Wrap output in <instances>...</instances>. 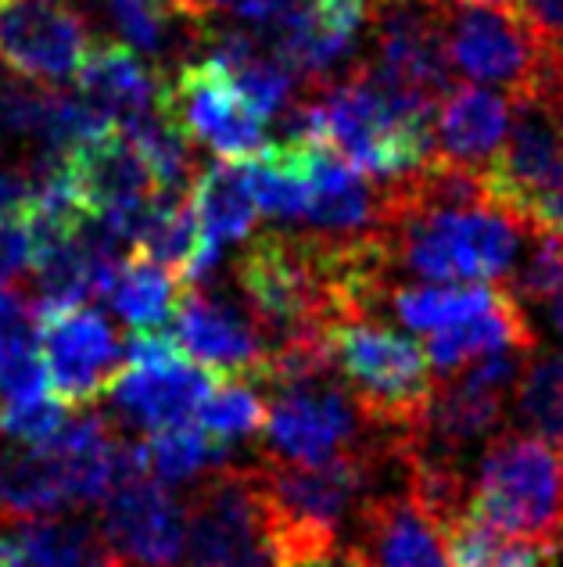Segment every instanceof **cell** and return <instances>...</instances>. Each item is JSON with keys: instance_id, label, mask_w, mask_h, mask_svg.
<instances>
[{"instance_id": "6da1fadb", "label": "cell", "mask_w": 563, "mask_h": 567, "mask_svg": "<svg viewBox=\"0 0 563 567\" xmlns=\"http://www.w3.org/2000/svg\"><path fill=\"white\" fill-rule=\"evenodd\" d=\"M384 184L380 237L392 274L406 270L431 284H502L521 262V219L484 198L478 173L427 158Z\"/></svg>"}, {"instance_id": "7a4b0ae2", "label": "cell", "mask_w": 563, "mask_h": 567, "mask_svg": "<svg viewBox=\"0 0 563 567\" xmlns=\"http://www.w3.org/2000/svg\"><path fill=\"white\" fill-rule=\"evenodd\" d=\"M388 460H395V445L377 453H352L320 467L273 460L251 464L270 567H331L348 517L374 492Z\"/></svg>"}, {"instance_id": "3957f363", "label": "cell", "mask_w": 563, "mask_h": 567, "mask_svg": "<svg viewBox=\"0 0 563 567\" xmlns=\"http://www.w3.org/2000/svg\"><path fill=\"white\" fill-rule=\"evenodd\" d=\"M320 334L331 370L369 424L384 431L420 424L435 395V374L417 338L395 331L374 312L334 317Z\"/></svg>"}, {"instance_id": "277c9868", "label": "cell", "mask_w": 563, "mask_h": 567, "mask_svg": "<svg viewBox=\"0 0 563 567\" xmlns=\"http://www.w3.org/2000/svg\"><path fill=\"white\" fill-rule=\"evenodd\" d=\"M265 399L262 460L320 467L352 453L392 450L398 431L369 424L331 367L259 384Z\"/></svg>"}, {"instance_id": "5b68a950", "label": "cell", "mask_w": 563, "mask_h": 567, "mask_svg": "<svg viewBox=\"0 0 563 567\" xmlns=\"http://www.w3.org/2000/svg\"><path fill=\"white\" fill-rule=\"evenodd\" d=\"M510 543L563 546V464L550 442L499 427L481 453L467 511Z\"/></svg>"}, {"instance_id": "8992f818", "label": "cell", "mask_w": 563, "mask_h": 567, "mask_svg": "<svg viewBox=\"0 0 563 567\" xmlns=\"http://www.w3.org/2000/svg\"><path fill=\"white\" fill-rule=\"evenodd\" d=\"M438 22L452 76L507 91L510 101L539 97L553 54L513 11L438 0Z\"/></svg>"}, {"instance_id": "52a82bcc", "label": "cell", "mask_w": 563, "mask_h": 567, "mask_svg": "<svg viewBox=\"0 0 563 567\" xmlns=\"http://www.w3.org/2000/svg\"><path fill=\"white\" fill-rule=\"evenodd\" d=\"M184 549L176 567H270L256 467L219 464L184 496Z\"/></svg>"}, {"instance_id": "ba28073f", "label": "cell", "mask_w": 563, "mask_h": 567, "mask_svg": "<svg viewBox=\"0 0 563 567\" xmlns=\"http://www.w3.org/2000/svg\"><path fill=\"white\" fill-rule=\"evenodd\" d=\"M212 384L216 378L190 360L173 334H133L126 341V367L108 388L115 406L112 416L118 427L129 424V431H140V435L190 424Z\"/></svg>"}, {"instance_id": "9c48e42d", "label": "cell", "mask_w": 563, "mask_h": 567, "mask_svg": "<svg viewBox=\"0 0 563 567\" xmlns=\"http://www.w3.org/2000/svg\"><path fill=\"white\" fill-rule=\"evenodd\" d=\"M158 112L195 147L223 162H248L265 147V123L248 109L230 69L216 58H184L161 80Z\"/></svg>"}, {"instance_id": "30bf717a", "label": "cell", "mask_w": 563, "mask_h": 567, "mask_svg": "<svg viewBox=\"0 0 563 567\" xmlns=\"http://www.w3.org/2000/svg\"><path fill=\"white\" fill-rule=\"evenodd\" d=\"M33 306L37 352L54 395L69 410L97 406L126 367V341L91 302Z\"/></svg>"}, {"instance_id": "8fae6325", "label": "cell", "mask_w": 563, "mask_h": 567, "mask_svg": "<svg viewBox=\"0 0 563 567\" xmlns=\"http://www.w3.org/2000/svg\"><path fill=\"white\" fill-rule=\"evenodd\" d=\"M176 346L216 381H248L273 352L256 312L233 291L209 284H180L173 309Z\"/></svg>"}, {"instance_id": "7c38bea8", "label": "cell", "mask_w": 563, "mask_h": 567, "mask_svg": "<svg viewBox=\"0 0 563 567\" xmlns=\"http://www.w3.org/2000/svg\"><path fill=\"white\" fill-rule=\"evenodd\" d=\"M97 532L112 567H176L184 549V496L147 471L126 474L97 503Z\"/></svg>"}, {"instance_id": "4fadbf2b", "label": "cell", "mask_w": 563, "mask_h": 567, "mask_svg": "<svg viewBox=\"0 0 563 567\" xmlns=\"http://www.w3.org/2000/svg\"><path fill=\"white\" fill-rule=\"evenodd\" d=\"M91 48V19L69 0H0V62L22 80L76 83Z\"/></svg>"}, {"instance_id": "5bb4252c", "label": "cell", "mask_w": 563, "mask_h": 567, "mask_svg": "<svg viewBox=\"0 0 563 567\" xmlns=\"http://www.w3.org/2000/svg\"><path fill=\"white\" fill-rule=\"evenodd\" d=\"M369 22H374V58L366 62L377 76L435 104L452 91L456 76L441 40L438 4L417 8L380 0V8H369Z\"/></svg>"}, {"instance_id": "9a60e30c", "label": "cell", "mask_w": 563, "mask_h": 567, "mask_svg": "<svg viewBox=\"0 0 563 567\" xmlns=\"http://www.w3.org/2000/svg\"><path fill=\"white\" fill-rule=\"evenodd\" d=\"M341 549L348 567H452L446 528L409 492H369Z\"/></svg>"}, {"instance_id": "2e32d148", "label": "cell", "mask_w": 563, "mask_h": 567, "mask_svg": "<svg viewBox=\"0 0 563 567\" xmlns=\"http://www.w3.org/2000/svg\"><path fill=\"white\" fill-rule=\"evenodd\" d=\"M435 112H438L435 118L438 155L435 158L467 173H481L488 162L499 155L502 141H507L513 101L478 83H456L452 91L438 101Z\"/></svg>"}, {"instance_id": "e0dca14e", "label": "cell", "mask_w": 563, "mask_h": 567, "mask_svg": "<svg viewBox=\"0 0 563 567\" xmlns=\"http://www.w3.org/2000/svg\"><path fill=\"white\" fill-rule=\"evenodd\" d=\"M166 72L129 48V43H94L76 76L80 97L97 104L123 130L158 112V91Z\"/></svg>"}, {"instance_id": "ac0fdd59", "label": "cell", "mask_w": 563, "mask_h": 567, "mask_svg": "<svg viewBox=\"0 0 563 567\" xmlns=\"http://www.w3.org/2000/svg\"><path fill=\"white\" fill-rule=\"evenodd\" d=\"M424 338H427L424 341L427 360H431V370H438L441 378L499 349H539L535 327H531L521 298L510 288H499L488 309Z\"/></svg>"}, {"instance_id": "d6986e66", "label": "cell", "mask_w": 563, "mask_h": 567, "mask_svg": "<svg viewBox=\"0 0 563 567\" xmlns=\"http://www.w3.org/2000/svg\"><path fill=\"white\" fill-rule=\"evenodd\" d=\"M76 511L72 474L65 456L51 442L22 445L0 453V520H37Z\"/></svg>"}, {"instance_id": "ffe728a7", "label": "cell", "mask_w": 563, "mask_h": 567, "mask_svg": "<svg viewBox=\"0 0 563 567\" xmlns=\"http://www.w3.org/2000/svg\"><path fill=\"white\" fill-rule=\"evenodd\" d=\"M190 208H195L201 237L219 248L230 241H248L259 223V208L244 184L241 166L223 158L201 166L195 184H190Z\"/></svg>"}, {"instance_id": "44dd1931", "label": "cell", "mask_w": 563, "mask_h": 567, "mask_svg": "<svg viewBox=\"0 0 563 567\" xmlns=\"http://www.w3.org/2000/svg\"><path fill=\"white\" fill-rule=\"evenodd\" d=\"M244 173V184L256 198V208L262 216L291 223L302 219L309 208V141H284L265 144L256 158L237 162Z\"/></svg>"}, {"instance_id": "7402d4cb", "label": "cell", "mask_w": 563, "mask_h": 567, "mask_svg": "<svg viewBox=\"0 0 563 567\" xmlns=\"http://www.w3.org/2000/svg\"><path fill=\"white\" fill-rule=\"evenodd\" d=\"M176 298H180V280H176L166 266L144 259L137 251H129V256L118 262V270L105 291V302L133 334L166 331V323L173 320Z\"/></svg>"}, {"instance_id": "603a6c76", "label": "cell", "mask_w": 563, "mask_h": 567, "mask_svg": "<svg viewBox=\"0 0 563 567\" xmlns=\"http://www.w3.org/2000/svg\"><path fill=\"white\" fill-rule=\"evenodd\" d=\"M499 288L502 284H398L388 288L384 302L409 331L431 334L488 309Z\"/></svg>"}, {"instance_id": "cb8c5ba5", "label": "cell", "mask_w": 563, "mask_h": 567, "mask_svg": "<svg viewBox=\"0 0 563 567\" xmlns=\"http://www.w3.org/2000/svg\"><path fill=\"white\" fill-rule=\"evenodd\" d=\"M29 567H112L97 520L86 517H37L22 525Z\"/></svg>"}, {"instance_id": "d4e9b609", "label": "cell", "mask_w": 563, "mask_h": 567, "mask_svg": "<svg viewBox=\"0 0 563 567\" xmlns=\"http://www.w3.org/2000/svg\"><path fill=\"white\" fill-rule=\"evenodd\" d=\"M126 141L133 144V152L140 155L147 176L155 181L158 190L166 194H190V184L201 173V162L195 144H190L180 130L161 112L137 118V123L123 126Z\"/></svg>"}, {"instance_id": "484cf974", "label": "cell", "mask_w": 563, "mask_h": 567, "mask_svg": "<svg viewBox=\"0 0 563 567\" xmlns=\"http://www.w3.org/2000/svg\"><path fill=\"white\" fill-rule=\"evenodd\" d=\"M140 453L147 474L166 485L195 482L198 474L227 464V442L212 439L209 431L198 427V421L152 431L140 439Z\"/></svg>"}, {"instance_id": "4316f807", "label": "cell", "mask_w": 563, "mask_h": 567, "mask_svg": "<svg viewBox=\"0 0 563 567\" xmlns=\"http://www.w3.org/2000/svg\"><path fill=\"white\" fill-rule=\"evenodd\" d=\"M513 416L521 431L550 442L563 456V355L535 352L513 388Z\"/></svg>"}, {"instance_id": "83f0119b", "label": "cell", "mask_w": 563, "mask_h": 567, "mask_svg": "<svg viewBox=\"0 0 563 567\" xmlns=\"http://www.w3.org/2000/svg\"><path fill=\"white\" fill-rule=\"evenodd\" d=\"M195 421L219 442L256 435L265 421V399L251 381H216Z\"/></svg>"}, {"instance_id": "f1b7e54d", "label": "cell", "mask_w": 563, "mask_h": 567, "mask_svg": "<svg viewBox=\"0 0 563 567\" xmlns=\"http://www.w3.org/2000/svg\"><path fill=\"white\" fill-rule=\"evenodd\" d=\"M528 259L517 262L510 277V291L517 298H535V302H553L563 295V241L545 234H531Z\"/></svg>"}, {"instance_id": "f546056e", "label": "cell", "mask_w": 563, "mask_h": 567, "mask_svg": "<svg viewBox=\"0 0 563 567\" xmlns=\"http://www.w3.org/2000/svg\"><path fill=\"white\" fill-rule=\"evenodd\" d=\"M65 421L69 406L51 392L29 402H14V406H0V431L22 445H40L54 439Z\"/></svg>"}, {"instance_id": "4dcf8cb0", "label": "cell", "mask_w": 563, "mask_h": 567, "mask_svg": "<svg viewBox=\"0 0 563 567\" xmlns=\"http://www.w3.org/2000/svg\"><path fill=\"white\" fill-rule=\"evenodd\" d=\"M521 19L550 54H563V0H513Z\"/></svg>"}, {"instance_id": "1f68e13d", "label": "cell", "mask_w": 563, "mask_h": 567, "mask_svg": "<svg viewBox=\"0 0 563 567\" xmlns=\"http://www.w3.org/2000/svg\"><path fill=\"white\" fill-rule=\"evenodd\" d=\"M29 262H33V245H29L25 219L0 216V284L25 277Z\"/></svg>"}, {"instance_id": "d6a6232c", "label": "cell", "mask_w": 563, "mask_h": 567, "mask_svg": "<svg viewBox=\"0 0 563 567\" xmlns=\"http://www.w3.org/2000/svg\"><path fill=\"white\" fill-rule=\"evenodd\" d=\"M545 109H550V115L556 118V126L563 133V54H553L550 58V69H545V80L539 86V97Z\"/></svg>"}, {"instance_id": "836d02e7", "label": "cell", "mask_w": 563, "mask_h": 567, "mask_svg": "<svg viewBox=\"0 0 563 567\" xmlns=\"http://www.w3.org/2000/svg\"><path fill=\"white\" fill-rule=\"evenodd\" d=\"M459 4H481V8H507V11H513V0H459Z\"/></svg>"}, {"instance_id": "e575fe53", "label": "cell", "mask_w": 563, "mask_h": 567, "mask_svg": "<svg viewBox=\"0 0 563 567\" xmlns=\"http://www.w3.org/2000/svg\"><path fill=\"white\" fill-rule=\"evenodd\" d=\"M392 4H438V0H392Z\"/></svg>"}]
</instances>
